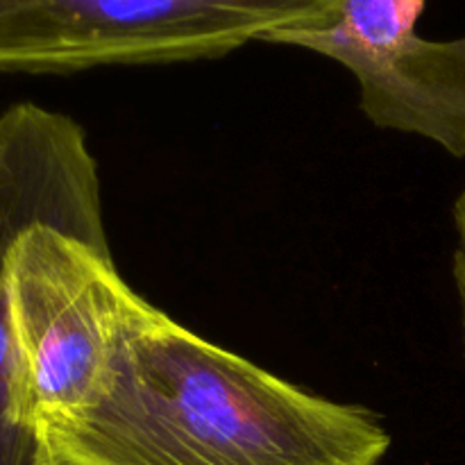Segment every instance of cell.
Segmentation results:
<instances>
[{
	"label": "cell",
	"mask_w": 465,
	"mask_h": 465,
	"mask_svg": "<svg viewBox=\"0 0 465 465\" xmlns=\"http://www.w3.org/2000/svg\"><path fill=\"white\" fill-rule=\"evenodd\" d=\"M341 0H0V73L216 59L327 21Z\"/></svg>",
	"instance_id": "3"
},
{
	"label": "cell",
	"mask_w": 465,
	"mask_h": 465,
	"mask_svg": "<svg viewBox=\"0 0 465 465\" xmlns=\"http://www.w3.org/2000/svg\"><path fill=\"white\" fill-rule=\"evenodd\" d=\"M132 295L109 248L45 221L16 236L5 257V298L12 404L27 434L94 407Z\"/></svg>",
	"instance_id": "2"
},
{
	"label": "cell",
	"mask_w": 465,
	"mask_h": 465,
	"mask_svg": "<svg viewBox=\"0 0 465 465\" xmlns=\"http://www.w3.org/2000/svg\"><path fill=\"white\" fill-rule=\"evenodd\" d=\"M57 223L109 248L98 162L68 114L18 103L0 114V465H32L35 443L12 404L14 350L5 298V257L35 223Z\"/></svg>",
	"instance_id": "5"
},
{
	"label": "cell",
	"mask_w": 465,
	"mask_h": 465,
	"mask_svg": "<svg viewBox=\"0 0 465 465\" xmlns=\"http://www.w3.org/2000/svg\"><path fill=\"white\" fill-rule=\"evenodd\" d=\"M427 3L341 0L327 21L282 30L263 44L334 59L357 80L368 121L465 157V36L431 41L418 35Z\"/></svg>",
	"instance_id": "4"
},
{
	"label": "cell",
	"mask_w": 465,
	"mask_h": 465,
	"mask_svg": "<svg viewBox=\"0 0 465 465\" xmlns=\"http://www.w3.org/2000/svg\"><path fill=\"white\" fill-rule=\"evenodd\" d=\"M454 230H457V250H454L452 275L457 284L459 307H461V334H463V352H465V191L454 203Z\"/></svg>",
	"instance_id": "6"
},
{
	"label": "cell",
	"mask_w": 465,
	"mask_h": 465,
	"mask_svg": "<svg viewBox=\"0 0 465 465\" xmlns=\"http://www.w3.org/2000/svg\"><path fill=\"white\" fill-rule=\"evenodd\" d=\"M32 443V465H380L391 436L134 293L100 398Z\"/></svg>",
	"instance_id": "1"
}]
</instances>
